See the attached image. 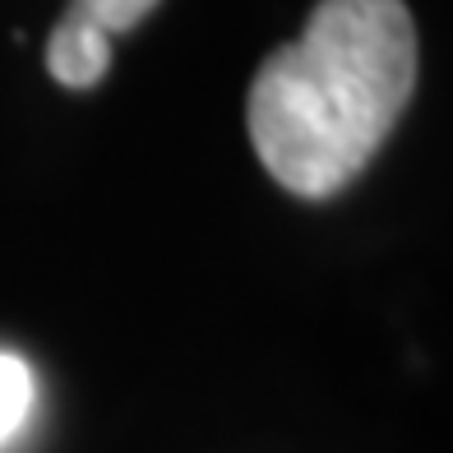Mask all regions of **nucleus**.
<instances>
[{
  "label": "nucleus",
  "instance_id": "f257e3e1",
  "mask_svg": "<svg viewBox=\"0 0 453 453\" xmlns=\"http://www.w3.org/2000/svg\"><path fill=\"white\" fill-rule=\"evenodd\" d=\"M417 88V24L403 0H319L296 42L264 56L245 93L250 143L287 195L347 190Z\"/></svg>",
  "mask_w": 453,
  "mask_h": 453
},
{
  "label": "nucleus",
  "instance_id": "f03ea898",
  "mask_svg": "<svg viewBox=\"0 0 453 453\" xmlns=\"http://www.w3.org/2000/svg\"><path fill=\"white\" fill-rule=\"evenodd\" d=\"M47 70H51L56 84H65V88L102 84L111 70V37L97 24H88L84 14L65 10L60 24L51 28V37H47Z\"/></svg>",
  "mask_w": 453,
  "mask_h": 453
},
{
  "label": "nucleus",
  "instance_id": "7ed1b4c3",
  "mask_svg": "<svg viewBox=\"0 0 453 453\" xmlns=\"http://www.w3.org/2000/svg\"><path fill=\"white\" fill-rule=\"evenodd\" d=\"M33 394H37V380H33L28 361L0 352V449L24 430L28 411H33Z\"/></svg>",
  "mask_w": 453,
  "mask_h": 453
},
{
  "label": "nucleus",
  "instance_id": "20e7f679",
  "mask_svg": "<svg viewBox=\"0 0 453 453\" xmlns=\"http://www.w3.org/2000/svg\"><path fill=\"white\" fill-rule=\"evenodd\" d=\"M157 0H70L74 14H84L88 24H97L102 33H130L143 14H149Z\"/></svg>",
  "mask_w": 453,
  "mask_h": 453
}]
</instances>
